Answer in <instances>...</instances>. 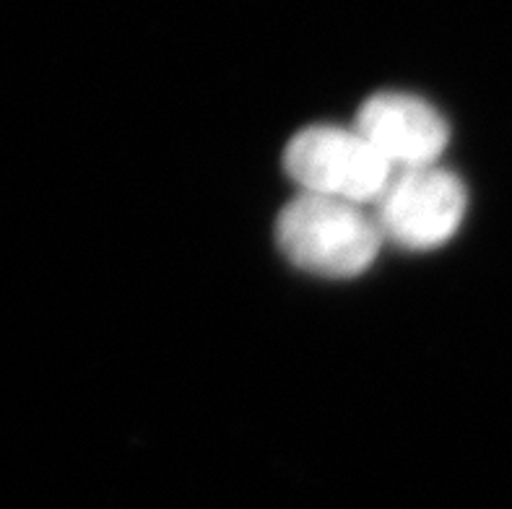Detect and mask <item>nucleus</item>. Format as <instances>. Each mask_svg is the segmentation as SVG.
<instances>
[{"mask_svg": "<svg viewBox=\"0 0 512 509\" xmlns=\"http://www.w3.org/2000/svg\"><path fill=\"white\" fill-rule=\"evenodd\" d=\"M276 242L289 263L320 278L362 276L385 245L370 206L310 193L281 208Z\"/></svg>", "mask_w": 512, "mask_h": 509, "instance_id": "nucleus-1", "label": "nucleus"}, {"mask_svg": "<svg viewBox=\"0 0 512 509\" xmlns=\"http://www.w3.org/2000/svg\"><path fill=\"white\" fill-rule=\"evenodd\" d=\"M284 169L299 193L370 208L396 174L354 125H310L294 133L284 149Z\"/></svg>", "mask_w": 512, "mask_h": 509, "instance_id": "nucleus-2", "label": "nucleus"}, {"mask_svg": "<svg viewBox=\"0 0 512 509\" xmlns=\"http://www.w3.org/2000/svg\"><path fill=\"white\" fill-rule=\"evenodd\" d=\"M466 211V185L442 164L401 169L372 206L385 242L411 252L437 250L450 242Z\"/></svg>", "mask_w": 512, "mask_h": 509, "instance_id": "nucleus-3", "label": "nucleus"}, {"mask_svg": "<svg viewBox=\"0 0 512 509\" xmlns=\"http://www.w3.org/2000/svg\"><path fill=\"white\" fill-rule=\"evenodd\" d=\"M354 128L375 146L393 172L442 162L450 125L427 99L406 91H380L359 107Z\"/></svg>", "mask_w": 512, "mask_h": 509, "instance_id": "nucleus-4", "label": "nucleus"}]
</instances>
